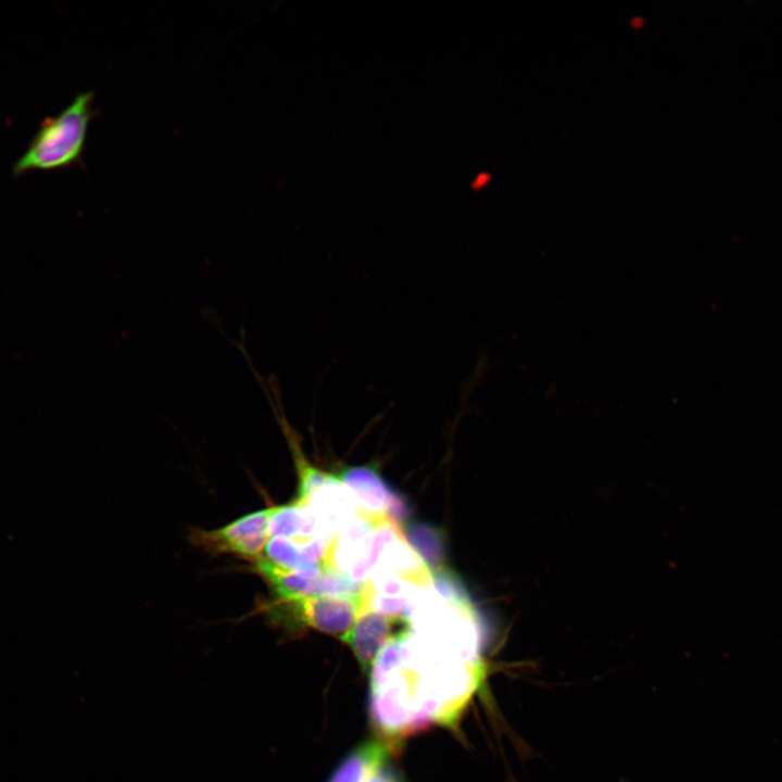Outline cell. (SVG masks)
Returning <instances> with one entry per match:
<instances>
[{"mask_svg":"<svg viewBox=\"0 0 782 782\" xmlns=\"http://www.w3.org/2000/svg\"><path fill=\"white\" fill-rule=\"evenodd\" d=\"M369 672L370 714L390 735L429 722H454L485 676L481 660L440 642L417 644L412 633L389 642Z\"/></svg>","mask_w":782,"mask_h":782,"instance_id":"cell-1","label":"cell"},{"mask_svg":"<svg viewBox=\"0 0 782 782\" xmlns=\"http://www.w3.org/2000/svg\"><path fill=\"white\" fill-rule=\"evenodd\" d=\"M93 99V91L80 92L56 116L42 121L27 150L14 163V176L31 171L65 168L78 163L89 123L94 116Z\"/></svg>","mask_w":782,"mask_h":782,"instance_id":"cell-2","label":"cell"},{"mask_svg":"<svg viewBox=\"0 0 782 782\" xmlns=\"http://www.w3.org/2000/svg\"><path fill=\"white\" fill-rule=\"evenodd\" d=\"M373 592V586L367 583L363 592L355 594L277 598L266 610L273 619L289 627L306 625L342 639L360 615L370 608Z\"/></svg>","mask_w":782,"mask_h":782,"instance_id":"cell-3","label":"cell"},{"mask_svg":"<svg viewBox=\"0 0 782 782\" xmlns=\"http://www.w3.org/2000/svg\"><path fill=\"white\" fill-rule=\"evenodd\" d=\"M255 571L274 589L279 598L294 600L323 595H343L363 592L367 583H361L343 571L328 570L307 578L286 569L264 556L253 560Z\"/></svg>","mask_w":782,"mask_h":782,"instance_id":"cell-4","label":"cell"},{"mask_svg":"<svg viewBox=\"0 0 782 782\" xmlns=\"http://www.w3.org/2000/svg\"><path fill=\"white\" fill-rule=\"evenodd\" d=\"M272 507L248 514L229 525L211 530H198L192 541L211 553H227L251 562L262 556L269 537L267 522Z\"/></svg>","mask_w":782,"mask_h":782,"instance_id":"cell-5","label":"cell"},{"mask_svg":"<svg viewBox=\"0 0 782 782\" xmlns=\"http://www.w3.org/2000/svg\"><path fill=\"white\" fill-rule=\"evenodd\" d=\"M411 632L408 618L368 608L360 615L342 640L352 649L363 671L369 672L377 656L389 642L405 638Z\"/></svg>","mask_w":782,"mask_h":782,"instance_id":"cell-6","label":"cell"},{"mask_svg":"<svg viewBox=\"0 0 782 782\" xmlns=\"http://www.w3.org/2000/svg\"><path fill=\"white\" fill-rule=\"evenodd\" d=\"M338 480L352 490L364 510L375 515H384L390 492L379 472L369 466L349 467L337 475Z\"/></svg>","mask_w":782,"mask_h":782,"instance_id":"cell-7","label":"cell"},{"mask_svg":"<svg viewBox=\"0 0 782 782\" xmlns=\"http://www.w3.org/2000/svg\"><path fill=\"white\" fill-rule=\"evenodd\" d=\"M389 754L390 744L382 740L363 742L342 759L328 782H364Z\"/></svg>","mask_w":782,"mask_h":782,"instance_id":"cell-8","label":"cell"},{"mask_svg":"<svg viewBox=\"0 0 782 782\" xmlns=\"http://www.w3.org/2000/svg\"><path fill=\"white\" fill-rule=\"evenodd\" d=\"M404 529L407 542L431 572L443 568L445 544L442 531L418 521L407 524Z\"/></svg>","mask_w":782,"mask_h":782,"instance_id":"cell-9","label":"cell"},{"mask_svg":"<svg viewBox=\"0 0 782 782\" xmlns=\"http://www.w3.org/2000/svg\"><path fill=\"white\" fill-rule=\"evenodd\" d=\"M264 552L266 558L273 563L307 578L317 577L324 571L318 564L304 557L289 538H269Z\"/></svg>","mask_w":782,"mask_h":782,"instance_id":"cell-10","label":"cell"},{"mask_svg":"<svg viewBox=\"0 0 782 782\" xmlns=\"http://www.w3.org/2000/svg\"><path fill=\"white\" fill-rule=\"evenodd\" d=\"M303 525L302 507L295 503L272 507L267 522L268 537L294 538Z\"/></svg>","mask_w":782,"mask_h":782,"instance_id":"cell-11","label":"cell"},{"mask_svg":"<svg viewBox=\"0 0 782 782\" xmlns=\"http://www.w3.org/2000/svg\"><path fill=\"white\" fill-rule=\"evenodd\" d=\"M437 590L457 608L470 611V601L461 578L451 569L440 568L432 571Z\"/></svg>","mask_w":782,"mask_h":782,"instance_id":"cell-12","label":"cell"},{"mask_svg":"<svg viewBox=\"0 0 782 782\" xmlns=\"http://www.w3.org/2000/svg\"><path fill=\"white\" fill-rule=\"evenodd\" d=\"M373 602L374 609L382 613L409 618L412 615L413 606L405 596H388V595H376L375 591L370 597V604Z\"/></svg>","mask_w":782,"mask_h":782,"instance_id":"cell-13","label":"cell"},{"mask_svg":"<svg viewBox=\"0 0 782 782\" xmlns=\"http://www.w3.org/2000/svg\"><path fill=\"white\" fill-rule=\"evenodd\" d=\"M408 504L406 500L398 492L390 489L384 515L394 525L404 522L408 517Z\"/></svg>","mask_w":782,"mask_h":782,"instance_id":"cell-14","label":"cell"},{"mask_svg":"<svg viewBox=\"0 0 782 782\" xmlns=\"http://www.w3.org/2000/svg\"><path fill=\"white\" fill-rule=\"evenodd\" d=\"M364 782H403V780L400 773L382 762L368 774Z\"/></svg>","mask_w":782,"mask_h":782,"instance_id":"cell-15","label":"cell"}]
</instances>
